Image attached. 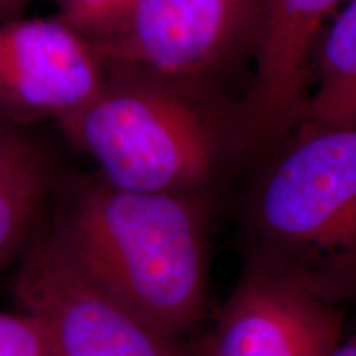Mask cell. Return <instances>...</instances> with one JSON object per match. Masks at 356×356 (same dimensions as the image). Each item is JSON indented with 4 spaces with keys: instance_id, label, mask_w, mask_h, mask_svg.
Listing matches in <instances>:
<instances>
[{
    "instance_id": "1",
    "label": "cell",
    "mask_w": 356,
    "mask_h": 356,
    "mask_svg": "<svg viewBox=\"0 0 356 356\" xmlns=\"http://www.w3.org/2000/svg\"><path fill=\"white\" fill-rule=\"evenodd\" d=\"M50 238L101 291L172 340L197 330L207 315L208 233L200 195L84 180Z\"/></svg>"
},
{
    "instance_id": "2",
    "label": "cell",
    "mask_w": 356,
    "mask_h": 356,
    "mask_svg": "<svg viewBox=\"0 0 356 356\" xmlns=\"http://www.w3.org/2000/svg\"><path fill=\"white\" fill-rule=\"evenodd\" d=\"M249 262L356 304V126L296 131L256 186Z\"/></svg>"
},
{
    "instance_id": "3",
    "label": "cell",
    "mask_w": 356,
    "mask_h": 356,
    "mask_svg": "<svg viewBox=\"0 0 356 356\" xmlns=\"http://www.w3.org/2000/svg\"><path fill=\"white\" fill-rule=\"evenodd\" d=\"M96 96L58 126L119 188L202 195L220 163L225 132L184 84L118 61H104Z\"/></svg>"
},
{
    "instance_id": "4",
    "label": "cell",
    "mask_w": 356,
    "mask_h": 356,
    "mask_svg": "<svg viewBox=\"0 0 356 356\" xmlns=\"http://www.w3.org/2000/svg\"><path fill=\"white\" fill-rule=\"evenodd\" d=\"M15 296L37 322L48 356H181L63 254L50 236L26 249Z\"/></svg>"
},
{
    "instance_id": "5",
    "label": "cell",
    "mask_w": 356,
    "mask_h": 356,
    "mask_svg": "<svg viewBox=\"0 0 356 356\" xmlns=\"http://www.w3.org/2000/svg\"><path fill=\"white\" fill-rule=\"evenodd\" d=\"M346 0H257L251 42L254 76L234 137L244 145L287 140L299 124L312 61L325 26Z\"/></svg>"
},
{
    "instance_id": "6",
    "label": "cell",
    "mask_w": 356,
    "mask_h": 356,
    "mask_svg": "<svg viewBox=\"0 0 356 356\" xmlns=\"http://www.w3.org/2000/svg\"><path fill=\"white\" fill-rule=\"evenodd\" d=\"M106 65L60 17L0 22V121L24 127L65 118L91 101Z\"/></svg>"
},
{
    "instance_id": "7",
    "label": "cell",
    "mask_w": 356,
    "mask_h": 356,
    "mask_svg": "<svg viewBox=\"0 0 356 356\" xmlns=\"http://www.w3.org/2000/svg\"><path fill=\"white\" fill-rule=\"evenodd\" d=\"M256 6L257 0H137L122 32L97 51L104 61L193 86L251 38Z\"/></svg>"
},
{
    "instance_id": "8",
    "label": "cell",
    "mask_w": 356,
    "mask_h": 356,
    "mask_svg": "<svg viewBox=\"0 0 356 356\" xmlns=\"http://www.w3.org/2000/svg\"><path fill=\"white\" fill-rule=\"evenodd\" d=\"M341 338L340 307L248 262L204 338L202 355L332 356Z\"/></svg>"
},
{
    "instance_id": "9",
    "label": "cell",
    "mask_w": 356,
    "mask_h": 356,
    "mask_svg": "<svg viewBox=\"0 0 356 356\" xmlns=\"http://www.w3.org/2000/svg\"><path fill=\"white\" fill-rule=\"evenodd\" d=\"M351 126H356V0L338 8L318 40L296 131Z\"/></svg>"
},
{
    "instance_id": "10",
    "label": "cell",
    "mask_w": 356,
    "mask_h": 356,
    "mask_svg": "<svg viewBox=\"0 0 356 356\" xmlns=\"http://www.w3.org/2000/svg\"><path fill=\"white\" fill-rule=\"evenodd\" d=\"M53 184L50 159L32 137L0 127V264L25 246Z\"/></svg>"
},
{
    "instance_id": "11",
    "label": "cell",
    "mask_w": 356,
    "mask_h": 356,
    "mask_svg": "<svg viewBox=\"0 0 356 356\" xmlns=\"http://www.w3.org/2000/svg\"><path fill=\"white\" fill-rule=\"evenodd\" d=\"M58 17L99 50L127 25L137 0H55Z\"/></svg>"
},
{
    "instance_id": "12",
    "label": "cell",
    "mask_w": 356,
    "mask_h": 356,
    "mask_svg": "<svg viewBox=\"0 0 356 356\" xmlns=\"http://www.w3.org/2000/svg\"><path fill=\"white\" fill-rule=\"evenodd\" d=\"M0 356H48L42 332L29 314L0 312Z\"/></svg>"
},
{
    "instance_id": "13",
    "label": "cell",
    "mask_w": 356,
    "mask_h": 356,
    "mask_svg": "<svg viewBox=\"0 0 356 356\" xmlns=\"http://www.w3.org/2000/svg\"><path fill=\"white\" fill-rule=\"evenodd\" d=\"M30 2L32 0H0V22L20 19Z\"/></svg>"
},
{
    "instance_id": "14",
    "label": "cell",
    "mask_w": 356,
    "mask_h": 356,
    "mask_svg": "<svg viewBox=\"0 0 356 356\" xmlns=\"http://www.w3.org/2000/svg\"><path fill=\"white\" fill-rule=\"evenodd\" d=\"M332 356H356V333L350 338H341Z\"/></svg>"
},
{
    "instance_id": "15",
    "label": "cell",
    "mask_w": 356,
    "mask_h": 356,
    "mask_svg": "<svg viewBox=\"0 0 356 356\" xmlns=\"http://www.w3.org/2000/svg\"><path fill=\"white\" fill-rule=\"evenodd\" d=\"M2 126H3V122H2V121H0V127H2Z\"/></svg>"
}]
</instances>
